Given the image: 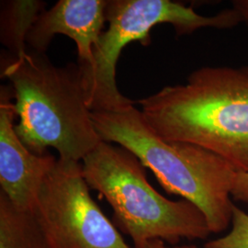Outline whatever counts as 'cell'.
<instances>
[{"mask_svg":"<svg viewBox=\"0 0 248 248\" xmlns=\"http://www.w3.org/2000/svg\"><path fill=\"white\" fill-rule=\"evenodd\" d=\"M138 104L161 139L199 145L248 173V66H204Z\"/></svg>","mask_w":248,"mask_h":248,"instance_id":"1","label":"cell"},{"mask_svg":"<svg viewBox=\"0 0 248 248\" xmlns=\"http://www.w3.org/2000/svg\"><path fill=\"white\" fill-rule=\"evenodd\" d=\"M1 77L13 92L16 133L33 154L43 155L52 147L60 159L81 162L102 142L78 63L58 67L45 53L28 49L1 56Z\"/></svg>","mask_w":248,"mask_h":248,"instance_id":"2","label":"cell"},{"mask_svg":"<svg viewBox=\"0 0 248 248\" xmlns=\"http://www.w3.org/2000/svg\"><path fill=\"white\" fill-rule=\"evenodd\" d=\"M103 142L130 151L170 194L182 197L203 213L212 233L232 222V189L236 171L222 157L192 143L161 139L133 105L91 111Z\"/></svg>","mask_w":248,"mask_h":248,"instance_id":"3","label":"cell"},{"mask_svg":"<svg viewBox=\"0 0 248 248\" xmlns=\"http://www.w3.org/2000/svg\"><path fill=\"white\" fill-rule=\"evenodd\" d=\"M81 164L89 187L106 199L115 226L131 237L133 247L154 239L170 245L183 238L204 240L212 233L197 206L158 193L142 162L124 147L102 141Z\"/></svg>","mask_w":248,"mask_h":248,"instance_id":"4","label":"cell"},{"mask_svg":"<svg viewBox=\"0 0 248 248\" xmlns=\"http://www.w3.org/2000/svg\"><path fill=\"white\" fill-rule=\"evenodd\" d=\"M106 21L108 28L95 48L92 69L82 78L91 111L133 105V100L117 88L116 64L126 45L133 42L149 45L154 27L169 23L177 35L182 36L205 28L227 30L241 24L239 15L232 8L213 16H202L191 7L170 0H108Z\"/></svg>","mask_w":248,"mask_h":248,"instance_id":"5","label":"cell"},{"mask_svg":"<svg viewBox=\"0 0 248 248\" xmlns=\"http://www.w3.org/2000/svg\"><path fill=\"white\" fill-rule=\"evenodd\" d=\"M80 162L58 158L35 214L50 248H133L92 199Z\"/></svg>","mask_w":248,"mask_h":248,"instance_id":"6","label":"cell"},{"mask_svg":"<svg viewBox=\"0 0 248 248\" xmlns=\"http://www.w3.org/2000/svg\"><path fill=\"white\" fill-rule=\"evenodd\" d=\"M10 87L0 90L1 191L19 210L34 213L45 178L57 159L49 152L38 155L29 150L15 130L16 110Z\"/></svg>","mask_w":248,"mask_h":248,"instance_id":"7","label":"cell"},{"mask_svg":"<svg viewBox=\"0 0 248 248\" xmlns=\"http://www.w3.org/2000/svg\"><path fill=\"white\" fill-rule=\"evenodd\" d=\"M106 0H60L44 10L27 36L28 49L45 53L53 37L71 38L78 48L82 78L91 71L94 51L106 22Z\"/></svg>","mask_w":248,"mask_h":248,"instance_id":"8","label":"cell"},{"mask_svg":"<svg viewBox=\"0 0 248 248\" xmlns=\"http://www.w3.org/2000/svg\"><path fill=\"white\" fill-rule=\"evenodd\" d=\"M0 248H50L35 214L18 209L1 190Z\"/></svg>","mask_w":248,"mask_h":248,"instance_id":"9","label":"cell"},{"mask_svg":"<svg viewBox=\"0 0 248 248\" xmlns=\"http://www.w3.org/2000/svg\"><path fill=\"white\" fill-rule=\"evenodd\" d=\"M45 3L36 0L6 1L1 9V43L12 55H21L28 50L27 36Z\"/></svg>","mask_w":248,"mask_h":248,"instance_id":"10","label":"cell"},{"mask_svg":"<svg viewBox=\"0 0 248 248\" xmlns=\"http://www.w3.org/2000/svg\"><path fill=\"white\" fill-rule=\"evenodd\" d=\"M232 229L224 236L208 241L205 248H248V213L233 205Z\"/></svg>","mask_w":248,"mask_h":248,"instance_id":"11","label":"cell"},{"mask_svg":"<svg viewBox=\"0 0 248 248\" xmlns=\"http://www.w3.org/2000/svg\"><path fill=\"white\" fill-rule=\"evenodd\" d=\"M232 198L248 205V173L236 172L232 189Z\"/></svg>","mask_w":248,"mask_h":248,"instance_id":"12","label":"cell"},{"mask_svg":"<svg viewBox=\"0 0 248 248\" xmlns=\"http://www.w3.org/2000/svg\"><path fill=\"white\" fill-rule=\"evenodd\" d=\"M232 4V9L239 15L241 23L246 24L248 28V0H233Z\"/></svg>","mask_w":248,"mask_h":248,"instance_id":"13","label":"cell"},{"mask_svg":"<svg viewBox=\"0 0 248 248\" xmlns=\"http://www.w3.org/2000/svg\"><path fill=\"white\" fill-rule=\"evenodd\" d=\"M133 248H198L195 246H182V247H169L166 242L159 239L150 240L142 245L134 246Z\"/></svg>","mask_w":248,"mask_h":248,"instance_id":"14","label":"cell"}]
</instances>
